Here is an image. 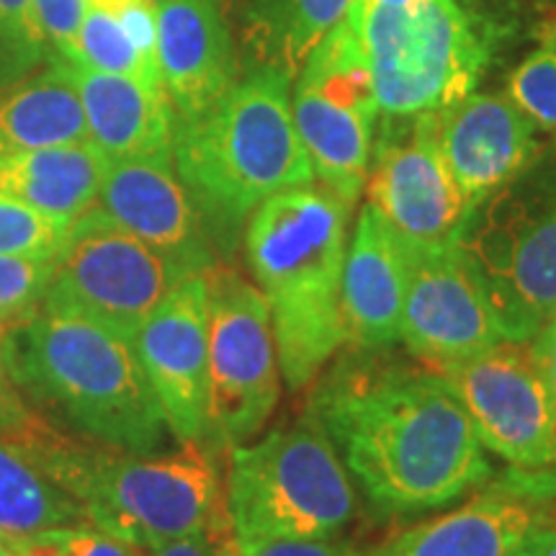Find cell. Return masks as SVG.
Returning a JSON list of instances; mask_svg holds the SVG:
<instances>
[{"label": "cell", "instance_id": "28", "mask_svg": "<svg viewBox=\"0 0 556 556\" xmlns=\"http://www.w3.org/2000/svg\"><path fill=\"white\" fill-rule=\"evenodd\" d=\"M54 261L0 255V343L45 307Z\"/></svg>", "mask_w": 556, "mask_h": 556}, {"label": "cell", "instance_id": "23", "mask_svg": "<svg viewBox=\"0 0 556 556\" xmlns=\"http://www.w3.org/2000/svg\"><path fill=\"white\" fill-rule=\"evenodd\" d=\"M86 139L88 124L78 90L60 62L0 93V157Z\"/></svg>", "mask_w": 556, "mask_h": 556}, {"label": "cell", "instance_id": "33", "mask_svg": "<svg viewBox=\"0 0 556 556\" xmlns=\"http://www.w3.org/2000/svg\"><path fill=\"white\" fill-rule=\"evenodd\" d=\"M225 556H361L348 544H336L330 539H291V541H263V544H227Z\"/></svg>", "mask_w": 556, "mask_h": 556}, {"label": "cell", "instance_id": "1", "mask_svg": "<svg viewBox=\"0 0 556 556\" xmlns=\"http://www.w3.org/2000/svg\"><path fill=\"white\" fill-rule=\"evenodd\" d=\"M315 420L384 513L448 505L492 471L467 407L428 366L340 371L319 389Z\"/></svg>", "mask_w": 556, "mask_h": 556}, {"label": "cell", "instance_id": "29", "mask_svg": "<svg viewBox=\"0 0 556 556\" xmlns=\"http://www.w3.org/2000/svg\"><path fill=\"white\" fill-rule=\"evenodd\" d=\"M507 99L556 137V41L533 50L507 78Z\"/></svg>", "mask_w": 556, "mask_h": 556}, {"label": "cell", "instance_id": "20", "mask_svg": "<svg viewBox=\"0 0 556 556\" xmlns=\"http://www.w3.org/2000/svg\"><path fill=\"white\" fill-rule=\"evenodd\" d=\"M58 62L78 90L88 139L103 155L109 160H173L176 114L163 88H152L127 75L99 73L75 62Z\"/></svg>", "mask_w": 556, "mask_h": 556}, {"label": "cell", "instance_id": "21", "mask_svg": "<svg viewBox=\"0 0 556 556\" xmlns=\"http://www.w3.org/2000/svg\"><path fill=\"white\" fill-rule=\"evenodd\" d=\"M539 523L526 500L486 486L469 503L407 528L377 556H507Z\"/></svg>", "mask_w": 556, "mask_h": 556}, {"label": "cell", "instance_id": "38", "mask_svg": "<svg viewBox=\"0 0 556 556\" xmlns=\"http://www.w3.org/2000/svg\"><path fill=\"white\" fill-rule=\"evenodd\" d=\"M507 556H539V552H536V546H533L531 536H528V539L523 541V544H518Z\"/></svg>", "mask_w": 556, "mask_h": 556}, {"label": "cell", "instance_id": "4", "mask_svg": "<svg viewBox=\"0 0 556 556\" xmlns=\"http://www.w3.org/2000/svg\"><path fill=\"white\" fill-rule=\"evenodd\" d=\"M348 208L328 189L299 186L268 197L248 222L245 258L268 299L278 366L291 389L307 387L345 345Z\"/></svg>", "mask_w": 556, "mask_h": 556}, {"label": "cell", "instance_id": "25", "mask_svg": "<svg viewBox=\"0 0 556 556\" xmlns=\"http://www.w3.org/2000/svg\"><path fill=\"white\" fill-rule=\"evenodd\" d=\"M353 0H248V47L255 67H274L291 80Z\"/></svg>", "mask_w": 556, "mask_h": 556}, {"label": "cell", "instance_id": "8", "mask_svg": "<svg viewBox=\"0 0 556 556\" xmlns=\"http://www.w3.org/2000/svg\"><path fill=\"white\" fill-rule=\"evenodd\" d=\"M225 507L235 544L330 539L353 516L351 479L317 420L229 448Z\"/></svg>", "mask_w": 556, "mask_h": 556}, {"label": "cell", "instance_id": "26", "mask_svg": "<svg viewBox=\"0 0 556 556\" xmlns=\"http://www.w3.org/2000/svg\"><path fill=\"white\" fill-rule=\"evenodd\" d=\"M65 62L99 70V73L127 75V78L148 83L152 88H163L160 70L139 54L137 47L131 45L129 34L119 24V18L93 3L88 5L86 18L80 24L73 58Z\"/></svg>", "mask_w": 556, "mask_h": 556}, {"label": "cell", "instance_id": "40", "mask_svg": "<svg viewBox=\"0 0 556 556\" xmlns=\"http://www.w3.org/2000/svg\"><path fill=\"white\" fill-rule=\"evenodd\" d=\"M0 556H13V554L9 552V546H3V544H0Z\"/></svg>", "mask_w": 556, "mask_h": 556}, {"label": "cell", "instance_id": "5", "mask_svg": "<svg viewBox=\"0 0 556 556\" xmlns=\"http://www.w3.org/2000/svg\"><path fill=\"white\" fill-rule=\"evenodd\" d=\"M173 163L193 204L225 227H238L278 191L312 186L289 75L255 67L204 114L176 119Z\"/></svg>", "mask_w": 556, "mask_h": 556}, {"label": "cell", "instance_id": "12", "mask_svg": "<svg viewBox=\"0 0 556 556\" xmlns=\"http://www.w3.org/2000/svg\"><path fill=\"white\" fill-rule=\"evenodd\" d=\"M438 114L384 116L364 189L402 242L426 253L456 248L475 212L443 160Z\"/></svg>", "mask_w": 556, "mask_h": 556}, {"label": "cell", "instance_id": "13", "mask_svg": "<svg viewBox=\"0 0 556 556\" xmlns=\"http://www.w3.org/2000/svg\"><path fill=\"white\" fill-rule=\"evenodd\" d=\"M438 374L467 407L484 448L513 469L556 467V405L531 343L500 340Z\"/></svg>", "mask_w": 556, "mask_h": 556}, {"label": "cell", "instance_id": "9", "mask_svg": "<svg viewBox=\"0 0 556 556\" xmlns=\"http://www.w3.org/2000/svg\"><path fill=\"white\" fill-rule=\"evenodd\" d=\"M366 0L351 9L296 73L291 114L315 178L348 206L366 189L379 101L364 37Z\"/></svg>", "mask_w": 556, "mask_h": 556}, {"label": "cell", "instance_id": "7", "mask_svg": "<svg viewBox=\"0 0 556 556\" xmlns=\"http://www.w3.org/2000/svg\"><path fill=\"white\" fill-rule=\"evenodd\" d=\"M364 37L379 111L415 116L475 93L505 31L467 0H420L405 9L366 3Z\"/></svg>", "mask_w": 556, "mask_h": 556}, {"label": "cell", "instance_id": "34", "mask_svg": "<svg viewBox=\"0 0 556 556\" xmlns=\"http://www.w3.org/2000/svg\"><path fill=\"white\" fill-rule=\"evenodd\" d=\"M41 422V415L34 413L18 387L13 384L9 368L0 358V435L13 438V441H24Z\"/></svg>", "mask_w": 556, "mask_h": 556}, {"label": "cell", "instance_id": "15", "mask_svg": "<svg viewBox=\"0 0 556 556\" xmlns=\"http://www.w3.org/2000/svg\"><path fill=\"white\" fill-rule=\"evenodd\" d=\"M131 345L180 441H206L208 426V294L206 276L191 274L139 325Z\"/></svg>", "mask_w": 556, "mask_h": 556}, {"label": "cell", "instance_id": "42", "mask_svg": "<svg viewBox=\"0 0 556 556\" xmlns=\"http://www.w3.org/2000/svg\"><path fill=\"white\" fill-rule=\"evenodd\" d=\"M152 3H155V5H157V3H165V0H152Z\"/></svg>", "mask_w": 556, "mask_h": 556}, {"label": "cell", "instance_id": "31", "mask_svg": "<svg viewBox=\"0 0 556 556\" xmlns=\"http://www.w3.org/2000/svg\"><path fill=\"white\" fill-rule=\"evenodd\" d=\"M88 5L90 0H34V18L41 39L50 41L60 60L73 58Z\"/></svg>", "mask_w": 556, "mask_h": 556}, {"label": "cell", "instance_id": "16", "mask_svg": "<svg viewBox=\"0 0 556 556\" xmlns=\"http://www.w3.org/2000/svg\"><path fill=\"white\" fill-rule=\"evenodd\" d=\"M96 206L150 248L191 274L214 266L199 206L178 178L170 157L111 160Z\"/></svg>", "mask_w": 556, "mask_h": 556}, {"label": "cell", "instance_id": "36", "mask_svg": "<svg viewBox=\"0 0 556 556\" xmlns=\"http://www.w3.org/2000/svg\"><path fill=\"white\" fill-rule=\"evenodd\" d=\"M528 343H531L533 358H536L541 377H544L548 392H552L554 405H556V330L552 328V325H546V328L541 330L533 340H528Z\"/></svg>", "mask_w": 556, "mask_h": 556}, {"label": "cell", "instance_id": "2", "mask_svg": "<svg viewBox=\"0 0 556 556\" xmlns=\"http://www.w3.org/2000/svg\"><path fill=\"white\" fill-rule=\"evenodd\" d=\"M0 358L54 428L131 454L163 443L165 415L127 336L41 307L3 338Z\"/></svg>", "mask_w": 556, "mask_h": 556}, {"label": "cell", "instance_id": "39", "mask_svg": "<svg viewBox=\"0 0 556 556\" xmlns=\"http://www.w3.org/2000/svg\"><path fill=\"white\" fill-rule=\"evenodd\" d=\"M371 5H389V9H405V5H415L420 0H366Z\"/></svg>", "mask_w": 556, "mask_h": 556}, {"label": "cell", "instance_id": "24", "mask_svg": "<svg viewBox=\"0 0 556 556\" xmlns=\"http://www.w3.org/2000/svg\"><path fill=\"white\" fill-rule=\"evenodd\" d=\"M88 523L86 510L24 443L0 435V544L13 546L52 528Z\"/></svg>", "mask_w": 556, "mask_h": 556}, {"label": "cell", "instance_id": "32", "mask_svg": "<svg viewBox=\"0 0 556 556\" xmlns=\"http://www.w3.org/2000/svg\"><path fill=\"white\" fill-rule=\"evenodd\" d=\"M490 486L492 490L526 500L539 513L541 523L556 526V467L507 469Z\"/></svg>", "mask_w": 556, "mask_h": 556}, {"label": "cell", "instance_id": "10", "mask_svg": "<svg viewBox=\"0 0 556 556\" xmlns=\"http://www.w3.org/2000/svg\"><path fill=\"white\" fill-rule=\"evenodd\" d=\"M186 276L191 270L114 225L93 204L73 222L54 258L45 309L86 317L131 340Z\"/></svg>", "mask_w": 556, "mask_h": 556}, {"label": "cell", "instance_id": "6", "mask_svg": "<svg viewBox=\"0 0 556 556\" xmlns=\"http://www.w3.org/2000/svg\"><path fill=\"white\" fill-rule=\"evenodd\" d=\"M458 250L490 299L505 340H533L556 317V137L482 201Z\"/></svg>", "mask_w": 556, "mask_h": 556}, {"label": "cell", "instance_id": "14", "mask_svg": "<svg viewBox=\"0 0 556 556\" xmlns=\"http://www.w3.org/2000/svg\"><path fill=\"white\" fill-rule=\"evenodd\" d=\"M400 338L422 366L441 371L505 340L495 309L462 250H409Z\"/></svg>", "mask_w": 556, "mask_h": 556}, {"label": "cell", "instance_id": "30", "mask_svg": "<svg viewBox=\"0 0 556 556\" xmlns=\"http://www.w3.org/2000/svg\"><path fill=\"white\" fill-rule=\"evenodd\" d=\"M13 556H137V548L96 526H65L9 546Z\"/></svg>", "mask_w": 556, "mask_h": 556}, {"label": "cell", "instance_id": "11", "mask_svg": "<svg viewBox=\"0 0 556 556\" xmlns=\"http://www.w3.org/2000/svg\"><path fill=\"white\" fill-rule=\"evenodd\" d=\"M208 294V426L222 448L258 435L281 394V366L263 291L238 270H204Z\"/></svg>", "mask_w": 556, "mask_h": 556}, {"label": "cell", "instance_id": "19", "mask_svg": "<svg viewBox=\"0 0 556 556\" xmlns=\"http://www.w3.org/2000/svg\"><path fill=\"white\" fill-rule=\"evenodd\" d=\"M409 253L374 204H364L351 245L345 248L340 304L345 343L358 351H379L400 340Z\"/></svg>", "mask_w": 556, "mask_h": 556}, {"label": "cell", "instance_id": "41", "mask_svg": "<svg viewBox=\"0 0 556 556\" xmlns=\"http://www.w3.org/2000/svg\"><path fill=\"white\" fill-rule=\"evenodd\" d=\"M548 325H552V328L556 330V317H554V319H552V323H548Z\"/></svg>", "mask_w": 556, "mask_h": 556}, {"label": "cell", "instance_id": "22", "mask_svg": "<svg viewBox=\"0 0 556 556\" xmlns=\"http://www.w3.org/2000/svg\"><path fill=\"white\" fill-rule=\"evenodd\" d=\"M111 160L90 139L0 157V193L75 222L96 204Z\"/></svg>", "mask_w": 556, "mask_h": 556}, {"label": "cell", "instance_id": "3", "mask_svg": "<svg viewBox=\"0 0 556 556\" xmlns=\"http://www.w3.org/2000/svg\"><path fill=\"white\" fill-rule=\"evenodd\" d=\"M18 443L78 500L90 526L137 552L229 528L225 484L204 441H180L163 456L131 454L78 441L41 417Z\"/></svg>", "mask_w": 556, "mask_h": 556}, {"label": "cell", "instance_id": "18", "mask_svg": "<svg viewBox=\"0 0 556 556\" xmlns=\"http://www.w3.org/2000/svg\"><path fill=\"white\" fill-rule=\"evenodd\" d=\"M157 67L176 119L204 114L238 83L222 0L157 3Z\"/></svg>", "mask_w": 556, "mask_h": 556}, {"label": "cell", "instance_id": "27", "mask_svg": "<svg viewBox=\"0 0 556 556\" xmlns=\"http://www.w3.org/2000/svg\"><path fill=\"white\" fill-rule=\"evenodd\" d=\"M73 222L39 212L24 201L0 193V255L54 261L65 245Z\"/></svg>", "mask_w": 556, "mask_h": 556}, {"label": "cell", "instance_id": "35", "mask_svg": "<svg viewBox=\"0 0 556 556\" xmlns=\"http://www.w3.org/2000/svg\"><path fill=\"white\" fill-rule=\"evenodd\" d=\"M229 541H232V528L201 531L191 533V536L168 541L163 546L148 548V556H225Z\"/></svg>", "mask_w": 556, "mask_h": 556}, {"label": "cell", "instance_id": "37", "mask_svg": "<svg viewBox=\"0 0 556 556\" xmlns=\"http://www.w3.org/2000/svg\"><path fill=\"white\" fill-rule=\"evenodd\" d=\"M531 541L536 546L539 556H556V526L539 523L531 531Z\"/></svg>", "mask_w": 556, "mask_h": 556}, {"label": "cell", "instance_id": "17", "mask_svg": "<svg viewBox=\"0 0 556 556\" xmlns=\"http://www.w3.org/2000/svg\"><path fill=\"white\" fill-rule=\"evenodd\" d=\"M438 142L471 208L518 178L539 155V127L505 96L469 93L438 114Z\"/></svg>", "mask_w": 556, "mask_h": 556}]
</instances>
